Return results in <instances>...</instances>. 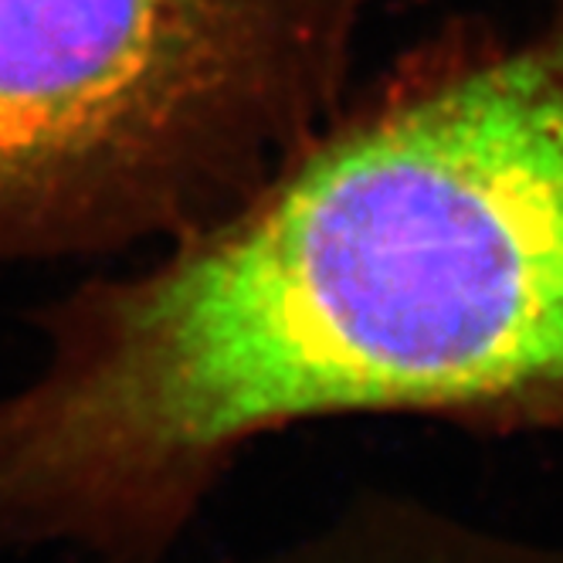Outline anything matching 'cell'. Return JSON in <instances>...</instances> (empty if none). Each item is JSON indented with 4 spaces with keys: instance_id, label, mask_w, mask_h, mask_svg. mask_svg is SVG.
<instances>
[{
    "instance_id": "obj_1",
    "label": "cell",
    "mask_w": 563,
    "mask_h": 563,
    "mask_svg": "<svg viewBox=\"0 0 563 563\" xmlns=\"http://www.w3.org/2000/svg\"><path fill=\"white\" fill-rule=\"evenodd\" d=\"M0 550L159 563L255 441L327 418L563 428V0L452 27L228 214L34 312Z\"/></svg>"
},
{
    "instance_id": "obj_2",
    "label": "cell",
    "mask_w": 563,
    "mask_h": 563,
    "mask_svg": "<svg viewBox=\"0 0 563 563\" xmlns=\"http://www.w3.org/2000/svg\"><path fill=\"white\" fill-rule=\"evenodd\" d=\"M377 0H0V262L211 224L343 109Z\"/></svg>"
},
{
    "instance_id": "obj_3",
    "label": "cell",
    "mask_w": 563,
    "mask_h": 563,
    "mask_svg": "<svg viewBox=\"0 0 563 563\" xmlns=\"http://www.w3.org/2000/svg\"><path fill=\"white\" fill-rule=\"evenodd\" d=\"M238 563H563V540L519 537L421 499L374 493Z\"/></svg>"
}]
</instances>
